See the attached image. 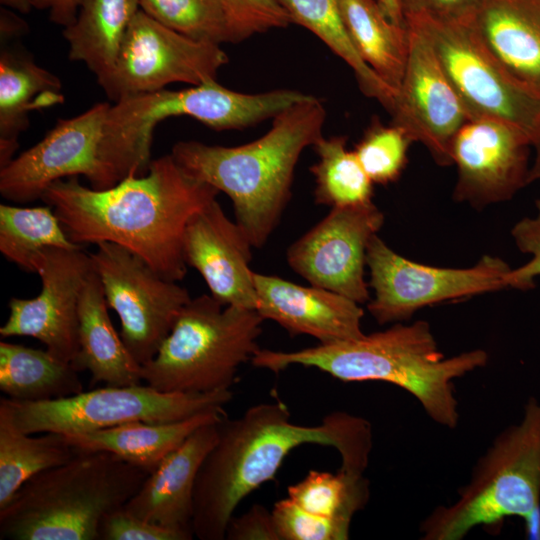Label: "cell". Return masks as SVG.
I'll return each instance as SVG.
<instances>
[{
	"instance_id": "1",
	"label": "cell",
	"mask_w": 540,
	"mask_h": 540,
	"mask_svg": "<svg viewBox=\"0 0 540 540\" xmlns=\"http://www.w3.org/2000/svg\"><path fill=\"white\" fill-rule=\"evenodd\" d=\"M218 194L169 154L152 160L145 175H130L106 189L82 185L78 176L57 180L41 200L53 208L75 244L120 245L161 277L178 282L188 267L183 255L186 226Z\"/></svg>"
},
{
	"instance_id": "2",
	"label": "cell",
	"mask_w": 540,
	"mask_h": 540,
	"mask_svg": "<svg viewBox=\"0 0 540 540\" xmlns=\"http://www.w3.org/2000/svg\"><path fill=\"white\" fill-rule=\"evenodd\" d=\"M368 420L343 411L321 423L298 425L281 402L260 403L240 417L218 422V439L198 472L194 488L192 529L200 540H223L239 503L274 479L289 453L304 444L330 446L341 458L340 469L364 473L372 450Z\"/></svg>"
},
{
	"instance_id": "3",
	"label": "cell",
	"mask_w": 540,
	"mask_h": 540,
	"mask_svg": "<svg viewBox=\"0 0 540 540\" xmlns=\"http://www.w3.org/2000/svg\"><path fill=\"white\" fill-rule=\"evenodd\" d=\"M489 360L483 349L445 358L423 320L332 344L296 351L259 349L251 363L275 373L293 365L316 368L344 382L381 381L409 392L438 425L454 429L459 407L454 380Z\"/></svg>"
},
{
	"instance_id": "4",
	"label": "cell",
	"mask_w": 540,
	"mask_h": 540,
	"mask_svg": "<svg viewBox=\"0 0 540 540\" xmlns=\"http://www.w3.org/2000/svg\"><path fill=\"white\" fill-rule=\"evenodd\" d=\"M325 120L323 103L309 95L274 116L256 140L234 147L179 141L171 155L188 175L231 199L235 222L261 248L291 198L297 162L323 136Z\"/></svg>"
},
{
	"instance_id": "5",
	"label": "cell",
	"mask_w": 540,
	"mask_h": 540,
	"mask_svg": "<svg viewBox=\"0 0 540 540\" xmlns=\"http://www.w3.org/2000/svg\"><path fill=\"white\" fill-rule=\"evenodd\" d=\"M149 475L108 452H79L25 482L0 508V539L100 540L109 514Z\"/></svg>"
},
{
	"instance_id": "6",
	"label": "cell",
	"mask_w": 540,
	"mask_h": 540,
	"mask_svg": "<svg viewBox=\"0 0 540 540\" xmlns=\"http://www.w3.org/2000/svg\"><path fill=\"white\" fill-rule=\"evenodd\" d=\"M308 95L289 89L248 94L211 79L185 89L127 96L108 109L101 161L114 186L130 175L148 172L154 129L167 118L187 116L216 131L241 130L272 119Z\"/></svg>"
},
{
	"instance_id": "7",
	"label": "cell",
	"mask_w": 540,
	"mask_h": 540,
	"mask_svg": "<svg viewBox=\"0 0 540 540\" xmlns=\"http://www.w3.org/2000/svg\"><path fill=\"white\" fill-rule=\"evenodd\" d=\"M519 517L540 539V400L531 397L520 422L492 441L472 468L457 499L437 506L421 522L423 540H461L477 526Z\"/></svg>"
},
{
	"instance_id": "8",
	"label": "cell",
	"mask_w": 540,
	"mask_h": 540,
	"mask_svg": "<svg viewBox=\"0 0 540 540\" xmlns=\"http://www.w3.org/2000/svg\"><path fill=\"white\" fill-rule=\"evenodd\" d=\"M263 321L255 309L226 306L210 294L191 298L141 366L143 383L166 393L231 390L240 366L260 349Z\"/></svg>"
},
{
	"instance_id": "9",
	"label": "cell",
	"mask_w": 540,
	"mask_h": 540,
	"mask_svg": "<svg viewBox=\"0 0 540 540\" xmlns=\"http://www.w3.org/2000/svg\"><path fill=\"white\" fill-rule=\"evenodd\" d=\"M231 390L166 393L145 384L108 386L41 402L5 398L15 426L27 434L83 433L129 422H172L224 411Z\"/></svg>"
},
{
	"instance_id": "10",
	"label": "cell",
	"mask_w": 540,
	"mask_h": 540,
	"mask_svg": "<svg viewBox=\"0 0 540 540\" xmlns=\"http://www.w3.org/2000/svg\"><path fill=\"white\" fill-rule=\"evenodd\" d=\"M429 42L470 118L491 117L515 124L530 136L540 98L518 85L495 60L471 21L425 16L405 19Z\"/></svg>"
},
{
	"instance_id": "11",
	"label": "cell",
	"mask_w": 540,
	"mask_h": 540,
	"mask_svg": "<svg viewBox=\"0 0 540 540\" xmlns=\"http://www.w3.org/2000/svg\"><path fill=\"white\" fill-rule=\"evenodd\" d=\"M367 309L378 324L409 320L423 307L505 289L511 269L501 258L484 255L468 268L435 267L409 260L374 235L366 253Z\"/></svg>"
},
{
	"instance_id": "12",
	"label": "cell",
	"mask_w": 540,
	"mask_h": 540,
	"mask_svg": "<svg viewBox=\"0 0 540 540\" xmlns=\"http://www.w3.org/2000/svg\"><path fill=\"white\" fill-rule=\"evenodd\" d=\"M89 254L106 302L120 319L121 338L142 366L158 352L191 300L189 292L120 245L102 242Z\"/></svg>"
},
{
	"instance_id": "13",
	"label": "cell",
	"mask_w": 540,
	"mask_h": 540,
	"mask_svg": "<svg viewBox=\"0 0 540 540\" xmlns=\"http://www.w3.org/2000/svg\"><path fill=\"white\" fill-rule=\"evenodd\" d=\"M228 61L220 45L174 31L140 9L127 29L113 70L98 84L117 102L175 82L195 86L216 79Z\"/></svg>"
},
{
	"instance_id": "14",
	"label": "cell",
	"mask_w": 540,
	"mask_h": 540,
	"mask_svg": "<svg viewBox=\"0 0 540 540\" xmlns=\"http://www.w3.org/2000/svg\"><path fill=\"white\" fill-rule=\"evenodd\" d=\"M110 104L96 103L85 112L58 119L34 146L0 168V194L14 203L41 199L55 181L83 175L94 189L112 187L100 157Z\"/></svg>"
},
{
	"instance_id": "15",
	"label": "cell",
	"mask_w": 540,
	"mask_h": 540,
	"mask_svg": "<svg viewBox=\"0 0 540 540\" xmlns=\"http://www.w3.org/2000/svg\"><path fill=\"white\" fill-rule=\"evenodd\" d=\"M385 221L372 202L334 207L293 242L286 252L291 269L310 285L343 295L358 304L370 300L365 280L367 246Z\"/></svg>"
},
{
	"instance_id": "16",
	"label": "cell",
	"mask_w": 540,
	"mask_h": 540,
	"mask_svg": "<svg viewBox=\"0 0 540 540\" xmlns=\"http://www.w3.org/2000/svg\"><path fill=\"white\" fill-rule=\"evenodd\" d=\"M33 267L41 291L32 299H10L0 335L33 337L54 357L73 364L79 351V297L93 269L90 254L83 248L48 247L35 255Z\"/></svg>"
},
{
	"instance_id": "17",
	"label": "cell",
	"mask_w": 540,
	"mask_h": 540,
	"mask_svg": "<svg viewBox=\"0 0 540 540\" xmlns=\"http://www.w3.org/2000/svg\"><path fill=\"white\" fill-rule=\"evenodd\" d=\"M531 140L508 121L477 117L467 120L451 146L457 167L453 198L481 209L510 200L529 184Z\"/></svg>"
},
{
	"instance_id": "18",
	"label": "cell",
	"mask_w": 540,
	"mask_h": 540,
	"mask_svg": "<svg viewBox=\"0 0 540 540\" xmlns=\"http://www.w3.org/2000/svg\"><path fill=\"white\" fill-rule=\"evenodd\" d=\"M409 53L389 112L392 123L422 143L440 166L453 164L452 141L470 119L423 34L407 24Z\"/></svg>"
},
{
	"instance_id": "19",
	"label": "cell",
	"mask_w": 540,
	"mask_h": 540,
	"mask_svg": "<svg viewBox=\"0 0 540 540\" xmlns=\"http://www.w3.org/2000/svg\"><path fill=\"white\" fill-rule=\"evenodd\" d=\"M253 245L215 199L188 222L183 237L187 266L196 269L210 295L223 305L256 309Z\"/></svg>"
},
{
	"instance_id": "20",
	"label": "cell",
	"mask_w": 540,
	"mask_h": 540,
	"mask_svg": "<svg viewBox=\"0 0 540 540\" xmlns=\"http://www.w3.org/2000/svg\"><path fill=\"white\" fill-rule=\"evenodd\" d=\"M256 311L290 335H308L319 344L362 337L364 311L357 302L317 286H303L279 276L254 272Z\"/></svg>"
},
{
	"instance_id": "21",
	"label": "cell",
	"mask_w": 540,
	"mask_h": 540,
	"mask_svg": "<svg viewBox=\"0 0 540 540\" xmlns=\"http://www.w3.org/2000/svg\"><path fill=\"white\" fill-rule=\"evenodd\" d=\"M220 420L194 430L149 473L123 509L151 523L193 533L196 478L217 442Z\"/></svg>"
},
{
	"instance_id": "22",
	"label": "cell",
	"mask_w": 540,
	"mask_h": 540,
	"mask_svg": "<svg viewBox=\"0 0 540 540\" xmlns=\"http://www.w3.org/2000/svg\"><path fill=\"white\" fill-rule=\"evenodd\" d=\"M472 22L503 70L540 98V0H485Z\"/></svg>"
},
{
	"instance_id": "23",
	"label": "cell",
	"mask_w": 540,
	"mask_h": 540,
	"mask_svg": "<svg viewBox=\"0 0 540 540\" xmlns=\"http://www.w3.org/2000/svg\"><path fill=\"white\" fill-rule=\"evenodd\" d=\"M108 307L101 281L93 268L79 297V351L72 365L78 372L88 371L92 385L98 382L108 386L141 384V365L116 332Z\"/></svg>"
},
{
	"instance_id": "24",
	"label": "cell",
	"mask_w": 540,
	"mask_h": 540,
	"mask_svg": "<svg viewBox=\"0 0 540 540\" xmlns=\"http://www.w3.org/2000/svg\"><path fill=\"white\" fill-rule=\"evenodd\" d=\"M61 80L39 66L20 48L0 52V168L19 147L18 137L29 126V113L64 102Z\"/></svg>"
},
{
	"instance_id": "25",
	"label": "cell",
	"mask_w": 540,
	"mask_h": 540,
	"mask_svg": "<svg viewBox=\"0 0 540 540\" xmlns=\"http://www.w3.org/2000/svg\"><path fill=\"white\" fill-rule=\"evenodd\" d=\"M224 416V411H211L172 422L135 421L62 435L80 452H108L151 473L194 430Z\"/></svg>"
},
{
	"instance_id": "26",
	"label": "cell",
	"mask_w": 540,
	"mask_h": 540,
	"mask_svg": "<svg viewBox=\"0 0 540 540\" xmlns=\"http://www.w3.org/2000/svg\"><path fill=\"white\" fill-rule=\"evenodd\" d=\"M139 0H82L75 20L63 29L71 61L83 62L97 82L114 68Z\"/></svg>"
},
{
	"instance_id": "27",
	"label": "cell",
	"mask_w": 540,
	"mask_h": 540,
	"mask_svg": "<svg viewBox=\"0 0 540 540\" xmlns=\"http://www.w3.org/2000/svg\"><path fill=\"white\" fill-rule=\"evenodd\" d=\"M348 35L363 61L397 92L409 53L407 26L391 22L377 0H338Z\"/></svg>"
},
{
	"instance_id": "28",
	"label": "cell",
	"mask_w": 540,
	"mask_h": 540,
	"mask_svg": "<svg viewBox=\"0 0 540 540\" xmlns=\"http://www.w3.org/2000/svg\"><path fill=\"white\" fill-rule=\"evenodd\" d=\"M78 371L47 350L0 342V390L17 401L41 402L83 392Z\"/></svg>"
},
{
	"instance_id": "29",
	"label": "cell",
	"mask_w": 540,
	"mask_h": 540,
	"mask_svg": "<svg viewBox=\"0 0 540 540\" xmlns=\"http://www.w3.org/2000/svg\"><path fill=\"white\" fill-rule=\"evenodd\" d=\"M80 451L60 433L32 437L18 429L5 398L0 399V508L35 475L63 465Z\"/></svg>"
},
{
	"instance_id": "30",
	"label": "cell",
	"mask_w": 540,
	"mask_h": 540,
	"mask_svg": "<svg viewBox=\"0 0 540 540\" xmlns=\"http://www.w3.org/2000/svg\"><path fill=\"white\" fill-rule=\"evenodd\" d=\"M291 23L305 27L322 40L354 71L361 91L390 112L396 92L363 61L344 25L338 0H277Z\"/></svg>"
},
{
	"instance_id": "31",
	"label": "cell",
	"mask_w": 540,
	"mask_h": 540,
	"mask_svg": "<svg viewBox=\"0 0 540 540\" xmlns=\"http://www.w3.org/2000/svg\"><path fill=\"white\" fill-rule=\"evenodd\" d=\"M48 247L83 248L70 240L51 206L0 205V251L8 261L35 273L33 258Z\"/></svg>"
},
{
	"instance_id": "32",
	"label": "cell",
	"mask_w": 540,
	"mask_h": 540,
	"mask_svg": "<svg viewBox=\"0 0 540 540\" xmlns=\"http://www.w3.org/2000/svg\"><path fill=\"white\" fill-rule=\"evenodd\" d=\"M312 147L318 156L310 167L316 204L334 208L372 202L374 183L347 148V137L322 136Z\"/></svg>"
},
{
	"instance_id": "33",
	"label": "cell",
	"mask_w": 540,
	"mask_h": 540,
	"mask_svg": "<svg viewBox=\"0 0 540 540\" xmlns=\"http://www.w3.org/2000/svg\"><path fill=\"white\" fill-rule=\"evenodd\" d=\"M288 498L313 514L351 523L367 504L369 481L364 473L310 470L287 489Z\"/></svg>"
},
{
	"instance_id": "34",
	"label": "cell",
	"mask_w": 540,
	"mask_h": 540,
	"mask_svg": "<svg viewBox=\"0 0 540 540\" xmlns=\"http://www.w3.org/2000/svg\"><path fill=\"white\" fill-rule=\"evenodd\" d=\"M139 5L157 22L192 39L231 43L220 0H139Z\"/></svg>"
},
{
	"instance_id": "35",
	"label": "cell",
	"mask_w": 540,
	"mask_h": 540,
	"mask_svg": "<svg viewBox=\"0 0 540 540\" xmlns=\"http://www.w3.org/2000/svg\"><path fill=\"white\" fill-rule=\"evenodd\" d=\"M413 142L395 124L374 121L356 144L354 152L374 184L386 185L399 179L408 161V149Z\"/></svg>"
},
{
	"instance_id": "36",
	"label": "cell",
	"mask_w": 540,
	"mask_h": 540,
	"mask_svg": "<svg viewBox=\"0 0 540 540\" xmlns=\"http://www.w3.org/2000/svg\"><path fill=\"white\" fill-rule=\"evenodd\" d=\"M280 540H347L351 523L308 512L288 497L272 509Z\"/></svg>"
},
{
	"instance_id": "37",
	"label": "cell",
	"mask_w": 540,
	"mask_h": 540,
	"mask_svg": "<svg viewBox=\"0 0 540 540\" xmlns=\"http://www.w3.org/2000/svg\"><path fill=\"white\" fill-rule=\"evenodd\" d=\"M231 43L241 42L257 33L286 28L291 19L277 0H220Z\"/></svg>"
},
{
	"instance_id": "38",
	"label": "cell",
	"mask_w": 540,
	"mask_h": 540,
	"mask_svg": "<svg viewBox=\"0 0 540 540\" xmlns=\"http://www.w3.org/2000/svg\"><path fill=\"white\" fill-rule=\"evenodd\" d=\"M536 214L520 219L511 229L517 248L531 256L522 266L510 269L505 276L507 288L529 290L535 287V278L540 276V199L535 202Z\"/></svg>"
},
{
	"instance_id": "39",
	"label": "cell",
	"mask_w": 540,
	"mask_h": 540,
	"mask_svg": "<svg viewBox=\"0 0 540 540\" xmlns=\"http://www.w3.org/2000/svg\"><path fill=\"white\" fill-rule=\"evenodd\" d=\"M100 540H190V531L170 528L139 518L122 508L109 514L99 529Z\"/></svg>"
},
{
	"instance_id": "40",
	"label": "cell",
	"mask_w": 540,
	"mask_h": 540,
	"mask_svg": "<svg viewBox=\"0 0 540 540\" xmlns=\"http://www.w3.org/2000/svg\"><path fill=\"white\" fill-rule=\"evenodd\" d=\"M485 0H399L404 19L425 16L445 21H471Z\"/></svg>"
},
{
	"instance_id": "41",
	"label": "cell",
	"mask_w": 540,
	"mask_h": 540,
	"mask_svg": "<svg viewBox=\"0 0 540 540\" xmlns=\"http://www.w3.org/2000/svg\"><path fill=\"white\" fill-rule=\"evenodd\" d=\"M228 540H280L272 510L254 504L238 517L232 516L225 533Z\"/></svg>"
},
{
	"instance_id": "42",
	"label": "cell",
	"mask_w": 540,
	"mask_h": 540,
	"mask_svg": "<svg viewBox=\"0 0 540 540\" xmlns=\"http://www.w3.org/2000/svg\"><path fill=\"white\" fill-rule=\"evenodd\" d=\"M82 0H36L35 8L49 11V19L66 27L76 18Z\"/></svg>"
},
{
	"instance_id": "43",
	"label": "cell",
	"mask_w": 540,
	"mask_h": 540,
	"mask_svg": "<svg viewBox=\"0 0 540 540\" xmlns=\"http://www.w3.org/2000/svg\"><path fill=\"white\" fill-rule=\"evenodd\" d=\"M28 30V25L9 8H1L0 35L1 43H7L15 37H20Z\"/></svg>"
},
{
	"instance_id": "44",
	"label": "cell",
	"mask_w": 540,
	"mask_h": 540,
	"mask_svg": "<svg viewBox=\"0 0 540 540\" xmlns=\"http://www.w3.org/2000/svg\"><path fill=\"white\" fill-rule=\"evenodd\" d=\"M530 140L535 157L530 166L529 183L540 180V114L531 131Z\"/></svg>"
},
{
	"instance_id": "45",
	"label": "cell",
	"mask_w": 540,
	"mask_h": 540,
	"mask_svg": "<svg viewBox=\"0 0 540 540\" xmlns=\"http://www.w3.org/2000/svg\"><path fill=\"white\" fill-rule=\"evenodd\" d=\"M383 14L393 23L406 26L399 0H377Z\"/></svg>"
},
{
	"instance_id": "46",
	"label": "cell",
	"mask_w": 540,
	"mask_h": 540,
	"mask_svg": "<svg viewBox=\"0 0 540 540\" xmlns=\"http://www.w3.org/2000/svg\"><path fill=\"white\" fill-rule=\"evenodd\" d=\"M36 0H0L2 6L20 13H29L35 8Z\"/></svg>"
}]
</instances>
